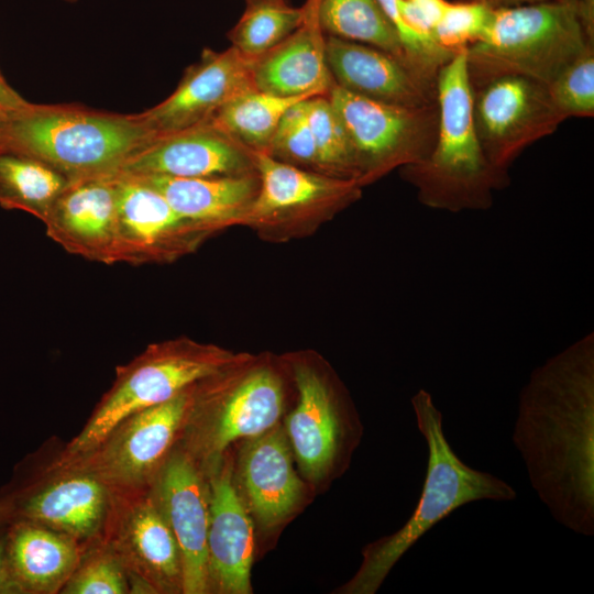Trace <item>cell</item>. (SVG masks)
<instances>
[{
	"mask_svg": "<svg viewBox=\"0 0 594 594\" xmlns=\"http://www.w3.org/2000/svg\"><path fill=\"white\" fill-rule=\"evenodd\" d=\"M154 139L138 113L29 102L9 112L0 145L40 158L73 180L117 174Z\"/></svg>",
	"mask_w": 594,
	"mask_h": 594,
	"instance_id": "cell-4",
	"label": "cell"
},
{
	"mask_svg": "<svg viewBox=\"0 0 594 594\" xmlns=\"http://www.w3.org/2000/svg\"><path fill=\"white\" fill-rule=\"evenodd\" d=\"M0 496L10 503L13 519L40 524L80 544L101 536L111 499L95 476L52 459L40 461L37 454L16 465Z\"/></svg>",
	"mask_w": 594,
	"mask_h": 594,
	"instance_id": "cell-10",
	"label": "cell"
},
{
	"mask_svg": "<svg viewBox=\"0 0 594 594\" xmlns=\"http://www.w3.org/2000/svg\"><path fill=\"white\" fill-rule=\"evenodd\" d=\"M245 2L253 1V0H244Z\"/></svg>",
	"mask_w": 594,
	"mask_h": 594,
	"instance_id": "cell-42",
	"label": "cell"
},
{
	"mask_svg": "<svg viewBox=\"0 0 594 594\" xmlns=\"http://www.w3.org/2000/svg\"><path fill=\"white\" fill-rule=\"evenodd\" d=\"M305 100L284 113L266 154L279 162L317 172V151Z\"/></svg>",
	"mask_w": 594,
	"mask_h": 594,
	"instance_id": "cell-33",
	"label": "cell"
},
{
	"mask_svg": "<svg viewBox=\"0 0 594 594\" xmlns=\"http://www.w3.org/2000/svg\"><path fill=\"white\" fill-rule=\"evenodd\" d=\"M254 173L255 153L208 121L154 139L117 174L194 178Z\"/></svg>",
	"mask_w": 594,
	"mask_h": 594,
	"instance_id": "cell-17",
	"label": "cell"
},
{
	"mask_svg": "<svg viewBox=\"0 0 594 594\" xmlns=\"http://www.w3.org/2000/svg\"><path fill=\"white\" fill-rule=\"evenodd\" d=\"M305 108L315 139L317 173L358 183L356 164L346 131L328 96L307 98Z\"/></svg>",
	"mask_w": 594,
	"mask_h": 594,
	"instance_id": "cell-30",
	"label": "cell"
},
{
	"mask_svg": "<svg viewBox=\"0 0 594 594\" xmlns=\"http://www.w3.org/2000/svg\"><path fill=\"white\" fill-rule=\"evenodd\" d=\"M298 29L275 47L252 59L256 90L278 97L327 95L334 85L326 61V35L318 19V0H306Z\"/></svg>",
	"mask_w": 594,
	"mask_h": 594,
	"instance_id": "cell-21",
	"label": "cell"
},
{
	"mask_svg": "<svg viewBox=\"0 0 594 594\" xmlns=\"http://www.w3.org/2000/svg\"><path fill=\"white\" fill-rule=\"evenodd\" d=\"M114 180L117 263H170L195 252L215 234L180 216L143 179L114 174Z\"/></svg>",
	"mask_w": 594,
	"mask_h": 594,
	"instance_id": "cell-14",
	"label": "cell"
},
{
	"mask_svg": "<svg viewBox=\"0 0 594 594\" xmlns=\"http://www.w3.org/2000/svg\"><path fill=\"white\" fill-rule=\"evenodd\" d=\"M64 1L69 2V3H75V2H77L78 0H64Z\"/></svg>",
	"mask_w": 594,
	"mask_h": 594,
	"instance_id": "cell-41",
	"label": "cell"
},
{
	"mask_svg": "<svg viewBox=\"0 0 594 594\" xmlns=\"http://www.w3.org/2000/svg\"><path fill=\"white\" fill-rule=\"evenodd\" d=\"M70 179L23 152L0 145V206L21 210L44 222Z\"/></svg>",
	"mask_w": 594,
	"mask_h": 594,
	"instance_id": "cell-26",
	"label": "cell"
},
{
	"mask_svg": "<svg viewBox=\"0 0 594 594\" xmlns=\"http://www.w3.org/2000/svg\"><path fill=\"white\" fill-rule=\"evenodd\" d=\"M252 59L230 46L205 48L186 68L176 89L158 105L138 113L156 136L180 132L208 122L229 100L255 89Z\"/></svg>",
	"mask_w": 594,
	"mask_h": 594,
	"instance_id": "cell-16",
	"label": "cell"
},
{
	"mask_svg": "<svg viewBox=\"0 0 594 594\" xmlns=\"http://www.w3.org/2000/svg\"><path fill=\"white\" fill-rule=\"evenodd\" d=\"M326 61L334 85L350 94L407 107L437 101L435 81L376 47L326 35Z\"/></svg>",
	"mask_w": 594,
	"mask_h": 594,
	"instance_id": "cell-20",
	"label": "cell"
},
{
	"mask_svg": "<svg viewBox=\"0 0 594 594\" xmlns=\"http://www.w3.org/2000/svg\"><path fill=\"white\" fill-rule=\"evenodd\" d=\"M116 196L114 175L70 180L43 222L47 237L70 254L116 264Z\"/></svg>",
	"mask_w": 594,
	"mask_h": 594,
	"instance_id": "cell-19",
	"label": "cell"
},
{
	"mask_svg": "<svg viewBox=\"0 0 594 594\" xmlns=\"http://www.w3.org/2000/svg\"><path fill=\"white\" fill-rule=\"evenodd\" d=\"M305 8L287 0H253L228 32L231 46L249 58H256L285 40L300 26Z\"/></svg>",
	"mask_w": 594,
	"mask_h": 594,
	"instance_id": "cell-29",
	"label": "cell"
},
{
	"mask_svg": "<svg viewBox=\"0 0 594 594\" xmlns=\"http://www.w3.org/2000/svg\"><path fill=\"white\" fill-rule=\"evenodd\" d=\"M240 477L248 505L265 528L289 516L302 495L287 437L276 426L249 439L240 459Z\"/></svg>",
	"mask_w": 594,
	"mask_h": 594,
	"instance_id": "cell-23",
	"label": "cell"
},
{
	"mask_svg": "<svg viewBox=\"0 0 594 594\" xmlns=\"http://www.w3.org/2000/svg\"><path fill=\"white\" fill-rule=\"evenodd\" d=\"M252 361L211 343L177 338L152 343L127 364L117 366L111 387L92 409L82 429L55 459H74L94 448L119 421L163 404L209 377Z\"/></svg>",
	"mask_w": 594,
	"mask_h": 594,
	"instance_id": "cell-6",
	"label": "cell"
},
{
	"mask_svg": "<svg viewBox=\"0 0 594 594\" xmlns=\"http://www.w3.org/2000/svg\"><path fill=\"white\" fill-rule=\"evenodd\" d=\"M346 131L363 188L424 160L438 132V102L420 107L373 101L333 85L327 94Z\"/></svg>",
	"mask_w": 594,
	"mask_h": 594,
	"instance_id": "cell-9",
	"label": "cell"
},
{
	"mask_svg": "<svg viewBox=\"0 0 594 594\" xmlns=\"http://www.w3.org/2000/svg\"><path fill=\"white\" fill-rule=\"evenodd\" d=\"M194 387L123 418L89 451L70 460L54 457L52 461L95 476L110 493L147 491L182 439L194 403Z\"/></svg>",
	"mask_w": 594,
	"mask_h": 594,
	"instance_id": "cell-8",
	"label": "cell"
},
{
	"mask_svg": "<svg viewBox=\"0 0 594 594\" xmlns=\"http://www.w3.org/2000/svg\"><path fill=\"white\" fill-rule=\"evenodd\" d=\"M209 486L207 556L210 592L251 593L253 525L223 457L204 468Z\"/></svg>",
	"mask_w": 594,
	"mask_h": 594,
	"instance_id": "cell-18",
	"label": "cell"
},
{
	"mask_svg": "<svg viewBox=\"0 0 594 594\" xmlns=\"http://www.w3.org/2000/svg\"><path fill=\"white\" fill-rule=\"evenodd\" d=\"M29 103L4 79L0 72V109L11 112L25 107Z\"/></svg>",
	"mask_w": 594,
	"mask_h": 594,
	"instance_id": "cell-36",
	"label": "cell"
},
{
	"mask_svg": "<svg viewBox=\"0 0 594 594\" xmlns=\"http://www.w3.org/2000/svg\"><path fill=\"white\" fill-rule=\"evenodd\" d=\"M260 188L241 226L263 234L294 235L314 229L360 199L353 179L331 177L255 153Z\"/></svg>",
	"mask_w": 594,
	"mask_h": 594,
	"instance_id": "cell-11",
	"label": "cell"
},
{
	"mask_svg": "<svg viewBox=\"0 0 594 594\" xmlns=\"http://www.w3.org/2000/svg\"><path fill=\"white\" fill-rule=\"evenodd\" d=\"M3 531H0V594H22L8 563Z\"/></svg>",
	"mask_w": 594,
	"mask_h": 594,
	"instance_id": "cell-35",
	"label": "cell"
},
{
	"mask_svg": "<svg viewBox=\"0 0 594 594\" xmlns=\"http://www.w3.org/2000/svg\"><path fill=\"white\" fill-rule=\"evenodd\" d=\"M8 114H9V112L0 110V142L2 140L3 129H4V125H6Z\"/></svg>",
	"mask_w": 594,
	"mask_h": 594,
	"instance_id": "cell-39",
	"label": "cell"
},
{
	"mask_svg": "<svg viewBox=\"0 0 594 594\" xmlns=\"http://www.w3.org/2000/svg\"><path fill=\"white\" fill-rule=\"evenodd\" d=\"M3 534L8 563L21 593H61L78 563L82 544L24 519H13Z\"/></svg>",
	"mask_w": 594,
	"mask_h": 594,
	"instance_id": "cell-24",
	"label": "cell"
},
{
	"mask_svg": "<svg viewBox=\"0 0 594 594\" xmlns=\"http://www.w3.org/2000/svg\"><path fill=\"white\" fill-rule=\"evenodd\" d=\"M513 443L552 517L594 535V333L536 367L518 397Z\"/></svg>",
	"mask_w": 594,
	"mask_h": 594,
	"instance_id": "cell-1",
	"label": "cell"
},
{
	"mask_svg": "<svg viewBox=\"0 0 594 594\" xmlns=\"http://www.w3.org/2000/svg\"><path fill=\"white\" fill-rule=\"evenodd\" d=\"M148 494L176 539L182 560V593H209V486L205 469L178 442L150 485Z\"/></svg>",
	"mask_w": 594,
	"mask_h": 594,
	"instance_id": "cell-15",
	"label": "cell"
},
{
	"mask_svg": "<svg viewBox=\"0 0 594 594\" xmlns=\"http://www.w3.org/2000/svg\"><path fill=\"white\" fill-rule=\"evenodd\" d=\"M251 363L194 387L193 407L179 443L202 468L220 460L233 442L274 428L283 413L279 376L271 367Z\"/></svg>",
	"mask_w": 594,
	"mask_h": 594,
	"instance_id": "cell-7",
	"label": "cell"
},
{
	"mask_svg": "<svg viewBox=\"0 0 594 594\" xmlns=\"http://www.w3.org/2000/svg\"><path fill=\"white\" fill-rule=\"evenodd\" d=\"M551 101L566 120L594 116V50L565 67L547 87Z\"/></svg>",
	"mask_w": 594,
	"mask_h": 594,
	"instance_id": "cell-32",
	"label": "cell"
},
{
	"mask_svg": "<svg viewBox=\"0 0 594 594\" xmlns=\"http://www.w3.org/2000/svg\"><path fill=\"white\" fill-rule=\"evenodd\" d=\"M492 9L476 2H448L433 30L435 42L447 51L465 50L482 35Z\"/></svg>",
	"mask_w": 594,
	"mask_h": 594,
	"instance_id": "cell-34",
	"label": "cell"
},
{
	"mask_svg": "<svg viewBox=\"0 0 594 594\" xmlns=\"http://www.w3.org/2000/svg\"><path fill=\"white\" fill-rule=\"evenodd\" d=\"M298 402L286 420L287 437L307 476L319 479L331 468L345 436L332 388L311 366L294 367Z\"/></svg>",
	"mask_w": 594,
	"mask_h": 594,
	"instance_id": "cell-22",
	"label": "cell"
},
{
	"mask_svg": "<svg viewBox=\"0 0 594 594\" xmlns=\"http://www.w3.org/2000/svg\"><path fill=\"white\" fill-rule=\"evenodd\" d=\"M460 1L476 2V3L484 4L491 9H498V8H509V7L522 6V4H529V3L542 2V1H549V0H460Z\"/></svg>",
	"mask_w": 594,
	"mask_h": 594,
	"instance_id": "cell-37",
	"label": "cell"
},
{
	"mask_svg": "<svg viewBox=\"0 0 594 594\" xmlns=\"http://www.w3.org/2000/svg\"><path fill=\"white\" fill-rule=\"evenodd\" d=\"M411 406L428 450L419 501L400 529L364 548L363 562L342 586V593H375L398 560L459 507L481 499L508 502L516 498V491L507 482L469 466L455 454L443 432L442 414L427 391L419 389L411 397Z\"/></svg>",
	"mask_w": 594,
	"mask_h": 594,
	"instance_id": "cell-3",
	"label": "cell"
},
{
	"mask_svg": "<svg viewBox=\"0 0 594 594\" xmlns=\"http://www.w3.org/2000/svg\"><path fill=\"white\" fill-rule=\"evenodd\" d=\"M436 90L435 144L424 160L402 167L400 175L426 207L450 212L487 210L494 193L509 186L510 176L490 162L477 139L464 50L441 67Z\"/></svg>",
	"mask_w": 594,
	"mask_h": 594,
	"instance_id": "cell-2",
	"label": "cell"
},
{
	"mask_svg": "<svg viewBox=\"0 0 594 594\" xmlns=\"http://www.w3.org/2000/svg\"><path fill=\"white\" fill-rule=\"evenodd\" d=\"M1 110V109H0ZM4 111V110H3Z\"/></svg>",
	"mask_w": 594,
	"mask_h": 594,
	"instance_id": "cell-43",
	"label": "cell"
},
{
	"mask_svg": "<svg viewBox=\"0 0 594 594\" xmlns=\"http://www.w3.org/2000/svg\"><path fill=\"white\" fill-rule=\"evenodd\" d=\"M561 2H565V3H570V4H576L578 2H580L581 0H559Z\"/></svg>",
	"mask_w": 594,
	"mask_h": 594,
	"instance_id": "cell-40",
	"label": "cell"
},
{
	"mask_svg": "<svg viewBox=\"0 0 594 594\" xmlns=\"http://www.w3.org/2000/svg\"><path fill=\"white\" fill-rule=\"evenodd\" d=\"M471 85L472 120L480 144L497 168L508 170L531 144L565 120L547 86L520 75H501Z\"/></svg>",
	"mask_w": 594,
	"mask_h": 594,
	"instance_id": "cell-12",
	"label": "cell"
},
{
	"mask_svg": "<svg viewBox=\"0 0 594 594\" xmlns=\"http://www.w3.org/2000/svg\"><path fill=\"white\" fill-rule=\"evenodd\" d=\"M135 177L160 191L180 216L212 233L241 226L260 188L258 173L194 178Z\"/></svg>",
	"mask_w": 594,
	"mask_h": 594,
	"instance_id": "cell-25",
	"label": "cell"
},
{
	"mask_svg": "<svg viewBox=\"0 0 594 594\" xmlns=\"http://www.w3.org/2000/svg\"><path fill=\"white\" fill-rule=\"evenodd\" d=\"M101 537L124 566L130 593H182L180 552L148 490L111 493Z\"/></svg>",
	"mask_w": 594,
	"mask_h": 594,
	"instance_id": "cell-13",
	"label": "cell"
},
{
	"mask_svg": "<svg viewBox=\"0 0 594 594\" xmlns=\"http://www.w3.org/2000/svg\"><path fill=\"white\" fill-rule=\"evenodd\" d=\"M318 19L324 35L376 47L407 64L399 37L377 0H318Z\"/></svg>",
	"mask_w": 594,
	"mask_h": 594,
	"instance_id": "cell-28",
	"label": "cell"
},
{
	"mask_svg": "<svg viewBox=\"0 0 594 594\" xmlns=\"http://www.w3.org/2000/svg\"><path fill=\"white\" fill-rule=\"evenodd\" d=\"M61 593L130 594L124 566L101 536L82 544L78 563Z\"/></svg>",
	"mask_w": 594,
	"mask_h": 594,
	"instance_id": "cell-31",
	"label": "cell"
},
{
	"mask_svg": "<svg viewBox=\"0 0 594 594\" xmlns=\"http://www.w3.org/2000/svg\"><path fill=\"white\" fill-rule=\"evenodd\" d=\"M590 50L594 37L576 4L549 0L492 9L482 35L464 51L471 84L520 75L548 87Z\"/></svg>",
	"mask_w": 594,
	"mask_h": 594,
	"instance_id": "cell-5",
	"label": "cell"
},
{
	"mask_svg": "<svg viewBox=\"0 0 594 594\" xmlns=\"http://www.w3.org/2000/svg\"><path fill=\"white\" fill-rule=\"evenodd\" d=\"M305 99L252 89L226 102L209 122L250 151L266 153L284 113Z\"/></svg>",
	"mask_w": 594,
	"mask_h": 594,
	"instance_id": "cell-27",
	"label": "cell"
},
{
	"mask_svg": "<svg viewBox=\"0 0 594 594\" xmlns=\"http://www.w3.org/2000/svg\"><path fill=\"white\" fill-rule=\"evenodd\" d=\"M13 520V512L10 503L0 496V531Z\"/></svg>",
	"mask_w": 594,
	"mask_h": 594,
	"instance_id": "cell-38",
	"label": "cell"
}]
</instances>
